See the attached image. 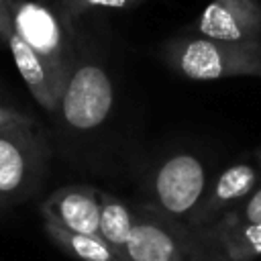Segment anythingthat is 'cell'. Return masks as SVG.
Listing matches in <instances>:
<instances>
[{
	"mask_svg": "<svg viewBox=\"0 0 261 261\" xmlns=\"http://www.w3.org/2000/svg\"><path fill=\"white\" fill-rule=\"evenodd\" d=\"M165 59L177 73L196 82L239 75L261 77V43L241 45L202 35L173 39L165 47Z\"/></svg>",
	"mask_w": 261,
	"mask_h": 261,
	"instance_id": "6da1fadb",
	"label": "cell"
},
{
	"mask_svg": "<svg viewBox=\"0 0 261 261\" xmlns=\"http://www.w3.org/2000/svg\"><path fill=\"white\" fill-rule=\"evenodd\" d=\"M8 6L12 31L51 65L59 86L65 92L73 69L71 53L57 16L47 6L31 0H8Z\"/></svg>",
	"mask_w": 261,
	"mask_h": 261,
	"instance_id": "7a4b0ae2",
	"label": "cell"
},
{
	"mask_svg": "<svg viewBox=\"0 0 261 261\" xmlns=\"http://www.w3.org/2000/svg\"><path fill=\"white\" fill-rule=\"evenodd\" d=\"M43 143L33 126L0 130V204L27 196L43 169Z\"/></svg>",
	"mask_w": 261,
	"mask_h": 261,
	"instance_id": "3957f363",
	"label": "cell"
},
{
	"mask_svg": "<svg viewBox=\"0 0 261 261\" xmlns=\"http://www.w3.org/2000/svg\"><path fill=\"white\" fill-rule=\"evenodd\" d=\"M112 102L114 90L108 73L96 63H82L67 82L59 110L71 128L90 130L106 120Z\"/></svg>",
	"mask_w": 261,
	"mask_h": 261,
	"instance_id": "277c9868",
	"label": "cell"
},
{
	"mask_svg": "<svg viewBox=\"0 0 261 261\" xmlns=\"http://www.w3.org/2000/svg\"><path fill=\"white\" fill-rule=\"evenodd\" d=\"M206 190V167L192 153H175L165 159L153 179V192L161 210L186 216L200 206Z\"/></svg>",
	"mask_w": 261,
	"mask_h": 261,
	"instance_id": "5b68a950",
	"label": "cell"
},
{
	"mask_svg": "<svg viewBox=\"0 0 261 261\" xmlns=\"http://www.w3.org/2000/svg\"><path fill=\"white\" fill-rule=\"evenodd\" d=\"M196 29L202 37L216 41L261 43V4L257 0H212L202 10Z\"/></svg>",
	"mask_w": 261,
	"mask_h": 261,
	"instance_id": "8992f818",
	"label": "cell"
},
{
	"mask_svg": "<svg viewBox=\"0 0 261 261\" xmlns=\"http://www.w3.org/2000/svg\"><path fill=\"white\" fill-rule=\"evenodd\" d=\"M41 214L67 230L98 234L100 230V192L92 186H65L55 190L43 204Z\"/></svg>",
	"mask_w": 261,
	"mask_h": 261,
	"instance_id": "52a82bcc",
	"label": "cell"
},
{
	"mask_svg": "<svg viewBox=\"0 0 261 261\" xmlns=\"http://www.w3.org/2000/svg\"><path fill=\"white\" fill-rule=\"evenodd\" d=\"M6 43H8V49L12 53L14 65L20 71L33 98L45 110H51V112L57 110L61 104V98H63V88L59 86L51 65L37 51H33L14 31H10Z\"/></svg>",
	"mask_w": 261,
	"mask_h": 261,
	"instance_id": "ba28073f",
	"label": "cell"
},
{
	"mask_svg": "<svg viewBox=\"0 0 261 261\" xmlns=\"http://www.w3.org/2000/svg\"><path fill=\"white\" fill-rule=\"evenodd\" d=\"M257 179H259V169L255 165L234 163V165L226 167L216 177L210 194L200 204V210L196 212L194 220L204 222L210 216L222 212L226 206H230L239 200H247L253 194V188H255Z\"/></svg>",
	"mask_w": 261,
	"mask_h": 261,
	"instance_id": "9c48e42d",
	"label": "cell"
},
{
	"mask_svg": "<svg viewBox=\"0 0 261 261\" xmlns=\"http://www.w3.org/2000/svg\"><path fill=\"white\" fill-rule=\"evenodd\" d=\"M214 234L228 261H253L261 257V224L247 222L232 210L220 218Z\"/></svg>",
	"mask_w": 261,
	"mask_h": 261,
	"instance_id": "30bf717a",
	"label": "cell"
},
{
	"mask_svg": "<svg viewBox=\"0 0 261 261\" xmlns=\"http://www.w3.org/2000/svg\"><path fill=\"white\" fill-rule=\"evenodd\" d=\"M169 257H179V245L175 237L157 222L137 220L124 245V259L126 261H163Z\"/></svg>",
	"mask_w": 261,
	"mask_h": 261,
	"instance_id": "8fae6325",
	"label": "cell"
},
{
	"mask_svg": "<svg viewBox=\"0 0 261 261\" xmlns=\"http://www.w3.org/2000/svg\"><path fill=\"white\" fill-rule=\"evenodd\" d=\"M45 230L53 243L80 261H124L100 234L67 230L51 220H45Z\"/></svg>",
	"mask_w": 261,
	"mask_h": 261,
	"instance_id": "7c38bea8",
	"label": "cell"
},
{
	"mask_svg": "<svg viewBox=\"0 0 261 261\" xmlns=\"http://www.w3.org/2000/svg\"><path fill=\"white\" fill-rule=\"evenodd\" d=\"M133 212L118 198L100 192V230L98 234L124 259V245L135 226ZM126 261V259H124Z\"/></svg>",
	"mask_w": 261,
	"mask_h": 261,
	"instance_id": "4fadbf2b",
	"label": "cell"
},
{
	"mask_svg": "<svg viewBox=\"0 0 261 261\" xmlns=\"http://www.w3.org/2000/svg\"><path fill=\"white\" fill-rule=\"evenodd\" d=\"M145 0H65V8L77 16L94 8H130Z\"/></svg>",
	"mask_w": 261,
	"mask_h": 261,
	"instance_id": "5bb4252c",
	"label": "cell"
},
{
	"mask_svg": "<svg viewBox=\"0 0 261 261\" xmlns=\"http://www.w3.org/2000/svg\"><path fill=\"white\" fill-rule=\"evenodd\" d=\"M239 218L247 220V222H255V224H261V188H257L245 202L239 210H232Z\"/></svg>",
	"mask_w": 261,
	"mask_h": 261,
	"instance_id": "9a60e30c",
	"label": "cell"
},
{
	"mask_svg": "<svg viewBox=\"0 0 261 261\" xmlns=\"http://www.w3.org/2000/svg\"><path fill=\"white\" fill-rule=\"evenodd\" d=\"M12 126H33V120L14 108L0 106V130L12 128Z\"/></svg>",
	"mask_w": 261,
	"mask_h": 261,
	"instance_id": "2e32d148",
	"label": "cell"
},
{
	"mask_svg": "<svg viewBox=\"0 0 261 261\" xmlns=\"http://www.w3.org/2000/svg\"><path fill=\"white\" fill-rule=\"evenodd\" d=\"M12 31V22H10V6L8 0H0V39H8Z\"/></svg>",
	"mask_w": 261,
	"mask_h": 261,
	"instance_id": "e0dca14e",
	"label": "cell"
},
{
	"mask_svg": "<svg viewBox=\"0 0 261 261\" xmlns=\"http://www.w3.org/2000/svg\"><path fill=\"white\" fill-rule=\"evenodd\" d=\"M163 261H184L181 257H169V259H163Z\"/></svg>",
	"mask_w": 261,
	"mask_h": 261,
	"instance_id": "ac0fdd59",
	"label": "cell"
},
{
	"mask_svg": "<svg viewBox=\"0 0 261 261\" xmlns=\"http://www.w3.org/2000/svg\"><path fill=\"white\" fill-rule=\"evenodd\" d=\"M259 163H261V151H259Z\"/></svg>",
	"mask_w": 261,
	"mask_h": 261,
	"instance_id": "d6986e66",
	"label": "cell"
},
{
	"mask_svg": "<svg viewBox=\"0 0 261 261\" xmlns=\"http://www.w3.org/2000/svg\"><path fill=\"white\" fill-rule=\"evenodd\" d=\"M63 4H65V0H63Z\"/></svg>",
	"mask_w": 261,
	"mask_h": 261,
	"instance_id": "ffe728a7",
	"label": "cell"
}]
</instances>
